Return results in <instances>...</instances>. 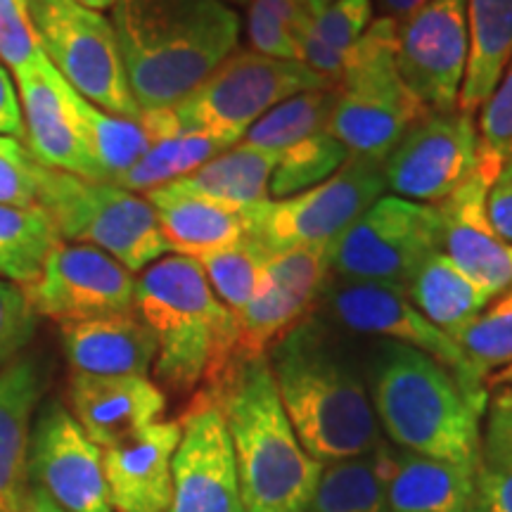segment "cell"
I'll return each instance as SVG.
<instances>
[{
  "mask_svg": "<svg viewBox=\"0 0 512 512\" xmlns=\"http://www.w3.org/2000/svg\"><path fill=\"white\" fill-rule=\"evenodd\" d=\"M373 24V0H335L311 19L302 50L304 64L313 72L339 83L347 69L349 50Z\"/></svg>",
  "mask_w": 512,
  "mask_h": 512,
  "instance_id": "obj_31",
  "label": "cell"
},
{
  "mask_svg": "<svg viewBox=\"0 0 512 512\" xmlns=\"http://www.w3.org/2000/svg\"><path fill=\"white\" fill-rule=\"evenodd\" d=\"M370 403L396 448L479 467L486 408L432 356L384 339L370 368Z\"/></svg>",
  "mask_w": 512,
  "mask_h": 512,
  "instance_id": "obj_5",
  "label": "cell"
},
{
  "mask_svg": "<svg viewBox=\"0 0 512 512\" xmlns=\"http://www.w3.org/2000/svg\"><path fill=\"white\" fill-rule=\"evenodd\" d=\"M406 294L415 309L451 339H458L460 332L470 328L491 302L489 294L467 278L444 252H434L422 261Z\"/></svg>",
  "mask_w": 512,
  "mask_h": 512,
  "instance_id": "obj_28",
  "label": "cell"
},
{
  "mask_svg": "<svg viewBox=\"0 0 512 512\" xmlns=\"http://www.w3.org/2000/svg\"><path fill=\"white\" fill-rule=\"evenodd\" d=\"M494 387H512V375H508V377H503V380H498Z\"/></svg>",
  "mask_w": 512,
  "mask_h": 512,
  "instance_id": "obj_52",
  "label": "cell"
},
{
  "mask_svg": "<svg viewBox=\"0 0 512 512\" xmlns=\"http://www.w3.org/2000/svg\"><path fill=\"white\" fill-rule=\"evenodd\" d=\"M268 256H271V252L259 240L245 235L235 245L200 259L211 290L235 318L245 311V306L252 302L254 292L259 290Z\"/></svg>",
  "mask_w": 512,
  "mask_h": 512,
  "instance_id": "obj_35",
  "label": "cell"
},
{
  "mask_svg": "<svg viewBox=\"0 0 512 512\" xmlns=\"http://www.w3.org/2000/svg\"><path fill=\"white\" fill-rule=\"evenodd\" d=\"M430 0H377V8H380L382 17L394 19L396 24L406 22L408 17H413L415 12L425 8Z\"/></svg>",
  "mask_w": 512,
  "mask_h": 512,
  "instance_id": "obj_47",
  "label": "cell"
},
{
  "mask_svg": "<svg viewBox=\"0 0 512 512\" xmlns=\"http://www.w3.org/2000/svg\"><path fill=\"white\" fill-rule=\"evenodd\" d=\"M41 394L43 370L34 358H17L0 373V512H19L27 496L31 415Z\"/></svg>",
  "mask_w": 512,
  "mask_h": 512,
  "instance_id": "obj_25",
  "label": "cell"
},
{
  "mask_svg": "<svg viewBox=\"0 0 512 512\" xmlns=\"http://www.w3.org/2000/svg\"><path fill=\"white\" fill-rule=\"evenodd\" d=\"M486 406V434L501 439L512 451V387H494Z\"/></svg>",
  "mask_w": 512,
  "mask_h": 512,
  "instance_id": "obj_45",
  "label": "cell"
},
{
  "mask_svg": "<svg viewBox=\"0 0 512 512\" xmlns=\"http://www.w3.org/2000/svg\"><path fill=\"white\" fill-rule=\"evenodd\" d=\"M328 302L344 328L406 344L432 356L446 370H451L477 406H489V384L472 368L460 344L446 332L434 328L403 290L380 283H361V280H339L330 287Z\"/></svg>",
  "mask_w": 512,
  "mask_h": 512,
  "instance_id": "obj_12",
  "label": "cell"
},
{
  "mask_svg": "<svg viewBox=\"0 0 512 512\" xmlns=\"http://www.w3.org/2000/svg\"><path fill=\"white\" fill-rule=\"evenodd\" d=\"M278 164L275 152L259 150V147L235 143L221 155L209 159L200 169H195L181 181L178 188L209 197V200L226 204V207L247 214L271 200V176Z\"/></svg>",
  "mask_w": 512,
  "mask_h": 512,
  "instance_id": "obj_27",
  "label": "cell"
},
{
  "mask_svg": "<svg viewBox=\"0 0 512 512\" xmlns=\"http://www.w3.org/2000/svg\"><path fill=\"white\" fill-rule=\"evenodd\" d=\"M456 342L465 351L472 368L484 377L508 368L512 363V285L489 302L470 328L460 332Z\"/></svg>",
  "mask_w": 512,
  "mask_h": 512,
  "instance_id": "obj_37",
  "label": "cell"
},
{
  "mask_svg": "<svg viewBox=\"0 0 512 512\" xmlns=\"http://www.w3.org/2000/svg\"><path fill=\"white\" fill-rule=\"evenodd\" d=\"M112 24L140 112L174 107L240 41V17L223 0H117Z\"/></svg>",
  "mask_w": 512,
  "mask_h": 512,
  "instance_id": "obj_1",
  "label": "cell"
},
{
  "mask_svg": "<svg viewBox=\"0 0 512 512\" xmlns=\"http://www.w3.org/2000/svg\"><path fill=\"white\" fill-rule=\"evenodd\" d=\"M479 147L501 164L512 162V62L479 110Z\"/></svg>",
  "mask_w": 512,
  "mask_h": 512,
  "instance_id": "obj_41",
  "label": "cell"
},
{
  "mask_svg": "<svg viewBox=\"0 0 512 512\" xmlns=\"http://www.w3.org/2000/svg\"><path fill=\"white\" fill-rule=\"evenodd\" d=\"M434 252H441L437 207L382 195L332 245V271L342 280L406 292L413 273Z\"/></svg>",
  "mask_w": 512,
  "mask_h": 512,
  "instance_id": "obj_10",
  "label": "cell"
},
{
  "mask_svg": "<svg viewBox=\"0 0 512 512\" xmlns=\"http://www.w3.org/2000/svg\"><path fill=\"white\" fill-rule=\"evenodd\" d=\"M36 316L27 292L0 278V373L17 361L36 335Z\"/></svg>",
  "mask_w": 512,
  "mask_h": 512,
  "instance_id": "obj_39",
  "label": "cell"
},
{
  "mask_svg": "<svg viewBox=\"0 0 512 512\" xmlns=\"http://www.w3.org/2000/svg\"><path fill=\"white\" fill-rule=\"evenodd\" d=\"M477 503L486 512H512V451L486 432L477 467Z\"/></svg>",
  "mask_w": 512,
  "mask_h": 512,
  "instance_id": "obj_40",
  "label": "cell"
},
{
  "mask_svg": "<svg viewBox=\"0 0 512 512\" xmlns=\"http://www.w3.org/2000/svg\"><path fill=\"white\" fill-rule=\"evenodd\" d=\"M17 86L22 95L24 138L31 157L48 169L88 181H105L76 119L72 86L62 79L53 62L43 55L34 69L17 74Z\"/></svg>",
  "mask_w": 512,
  "mask_h": 512,
  "instance_id": "obj_19",
  "label": "cell"
},
{
  "mask_svg": "<svg viewBox=\"0 0 512 512\" xmlns=\"http://www.w3.org/2000/svg\"><path fill=\"white\" fill-rule=\"evenodd\" d=\"M166 512H245L226 420L214 401L195 394L181 418V441L171 460Z\"/></svg>",
  "mask_w": 512,
  "mask_h": 512,
  "instance_id": "obj_17",
  "label": "cell"
},
{
  "mask_svg": "<svg viewBox=\"0 0 512 512\" xmlns=\"http://www.w3.org/2000/svg\"><path fill=\"white\" fill-rule=\"evenodd\" d=\"M330 3H335V0H306V5H309V12H311V17H316L320 10L323 8H328Z\"/></svg>",
  "mask_w": 512,
  "mask_h": 512,
  "instance_id": "obj_50",
  "label": "cell"
},
{
  "mask_svg": "<svg viewBox=\"0 0 512 512\" xmlns=\"http://www.w3.org/2000/svg\"><path fill=\"white\" fill-rule=\"evenodd\" d=\"M475 503L477 467L389 446V512H470Z\"/></svg>",
  "mask_w": 512,
  "mask_h": 512,
  "instance_id": "obj_24",
  "label": "cell"
},
{
  "mask_svg": "<svg viewBox=\"0 0 512 512\" xmlns=\"http://www.w3.org/2000/svg\"><path fill=\"white\" fill-rule=\"evenodd\" d=\"M325 86L335 83L313 72L309 64L235 50L171 110L181 131L209 133L235 145L275 105Z\"/></svg>",
  "mask_w": 512,
  "mask_h": 512,
  "instance_id": "obj_8",
  "label": "cell"
},
{
  "mask_svg": "<svg viewBox=\"0 0 512 512\" xmlns=\"http://www.w3.org/2000/svg\"><path fill=\"white\" fill-rule=\"evenodd\" d=\"M226 140L209 136V133L200 131H181L176 136L155 140L147 147V152L138 159L131 169L124 171L114 185L124 188L128 192H150L164 185L176 183L207 164L209 159L221 155L228 150Z\"/></svg>",
  "mask_w": 512,
  "mask_h": 512,
  "instance_id": "obj_32",
  "label": "cell"
},
{
  "mask_svg": "<svg viewBox=\"0 0 512 512\" xmlns=\"http://www.w3.org/2000/svg\"><path fill=\"white\" fill-rule=\"evenodd\" d=\"M19 512H64V510L57 508V505L50 501V498L43 494L41 489H36V486L29 484L27 496H24L22 510Z\"/></svg>",
  "mask_w": 512,
  "mask_h": 512,
  "instance_id": "obj_48",
  "label": "cell"
},
{
  "mask_svg": "<svg viewBox=\"0 0 512 512\" xmlns=\"http://www.w3.org/2000/svg\"><path fill=\"white\" fill-rule=\"evenodd\" d=\"M432 114L396 69V22L373 19L349 50L328 131L351 157L384 164L411 128Z\"/></svg>",
  "mask_w": 512,
  "mask_h": 512,
  "instance_id": "obj_6",
  "label": "cell"
},
{
  "mask_svg": "<svg viewBox=\"0 0 512 512\" xmlns=\"http://www.w3.org/2000/svg\"><path fill=\"white\" fill-rule=\"evenodd\" d=\"M508 375H512V363H510V366H508V368L498 370V373H496V375H491V377H489V387H494V384H496L498 380H503V377H508Z\"/></svg>",
  "mask_w": 512,
  "mask_h": 512,
  "instance_id": "obj_51",
  "label": "cell"
},
{
  "mask_svg": "<svg viewBox=\"0 0 512 512\" xmlns=\"http://www.w3.org/2000/svg\"><path fill=\"white\" fill-rule=\"evenodd\" d=\"M335 100L337 86L292 95L249 128L245 133V143L280 155L287 147L302 143L313 133L325 131L330 124L332 110H335Z\"/></svg>",
  "mask_w": 512,
  "mask_h": 512,
  "instance_id": "obj_34",
  "label": "cell"
},
{
  "mask_svg": "<svg viewBox=\"0 0 512 512\" xmlns=\"http://www.w3.org/2000/svg\"><path fill=\"white\" fill-rule=\"evenodd\" d=\"M143 197L155 209L169 252L178 256L200 261L247 235L245 214L178 188L176 183L145 192Z\"/></svg>",
  "mask_w": 512,
  "mask_h": 512,
  "instance_id": "obj_23",
  "label": "cell"
},
{
  "mask_svg": "<svg viewBox=\"0 0 512 512\" xmlns=\"http://www.w3.org/2000/svg\"><path fill=\"white\" fill-rule=\"evenodd\" d=\"M181 422H155L117 446L102 448L107 494L117 512H166L171 505V460Z\"/></svg>",
  "mask_w": 512,
  "mask_h": 512,
  "instance_id": "obj_20",
  "label": "cell"
},
{
  "mask_svg": "<svg viewBox=\"0 0 512 512\" xmlns=\"http://www.w3.org/2000/svg\"><path fill=\"white\" fill-rule=\"evenodd\" d=\"M22 290L38 316L60 323L136 311L133 273L102 249L79 242H60L36 283Z\"/></svg>",
  "mask_w": 512,
  "mask_h": 512,
  "instance_id": "obj_15",
  "label": "cell"
},
{
  "mask_svg": "<svg viewBox=\"0 0 512 512\" xmlns=\"http://www.w3.org/2000/svg\"><path fill=\"white\" fill-rule=\"evenodd\" d=\"M223 3H228V5H245L247 0H223Z\"/></svg>",
  "mask_w": 512,
  "mask_h": 512,
  "instance_id": "obj_53",
  "label": "cell"
},
{
  "mask_svg": "<svg viewBox=\"0 0 512 512\" xmlns=\"http://www.w3.org/2000/svg\"><path fill=\"white\" fill-rule=\"evenodd\" d=\"M247 5V36L254 53L275 57V60L304 62L302 41L252 0H247Z\"/></svg>",
  "mask_w": 512,
  "mask_h": 512,
  "instance_id": "obj_43",
  "label": "cell"
},
{
  "mask_svg": "<svg viewBox=\"0 0 512 512\" xmlns=\"http://www.w3.org/2000/svg\"><path fill=\"white\" fill-rule=\"evenodd\" d=\"M43 53L76 93L121 119H140L112 19L74 0H29Z\"/></svg>",
  "mask_w": 512,
  "mask_h": 512,
  "instance_id": "obj_9",
  "label": "cell"
},
{
  "mask_svg": "<svg viewBox=\"0 0 512 512\" xmlns=\"http://www.w3.org/2000/svg\"><path fill=\"white\" fill-rule=\"evenodd\" d=\"M53 219L41 204H0V278L19 287L36 283L50 252L60 245Z\"/></svg>",
  "mask_w": 512,
  "mask_h": 512,
  "instance_id": "obj_30",
  "label": "cell"
},
{
  "mask_svg": "<svg viewBox=\"0 0 512 512\" xmlns=\"http://www.w3.org/2000/svg\"><path fill=\"white\" fill-rule=\"evenodd\" d=\"M384 190L387 181L382 164L349 157L328 181L247 211V235L271 254L304 245H335L339 235L380 200Z\"/></svg>",
  "mask_w": 512,
  "mask_h": 512,
  "instance_id": "obj_11",
  "label": "cell"
},
{
  "mask_svg": "<svg viewBox=\"0 0 512 512\" xmlns=\"http://www.w3.org/2000/svg\"><path fill=\"white\" fill-rule=\"evenodd\" d=\"M29 0H0V64L24 74L43 60Z\"/></svg>",
  "mask_w": 512,
  "mask_h": 512,
  "instance_id": "obj_38",
  "label": "cell"
},
{
  "mask_svg": "<svg viewBox=\"0 0 512 512\" xmlns=\"http://www.w3.org/2000/svg\"><path fill=\"white\" fill-rule=\"evenodd\" d=\"M0 136L24 138V119L8 69L0 64Z\"/></svg>",
  "mask_w": 512,
  "mask_h": 512,
  "instance_id": "obj_46",
  "label": "cell"
},
{
  "mask_svg": "<svg viewBox=\"0 0 512 512\" xmlns=\"http://www.w3.org/2000/svg\"><path fill=\"white\" fill-rule=\"evenodd\" d=\"M136 313L157 342V380L174 392L209 389L235 361L238 318L211 290L200 261L169 254L136 280Z\"/></svg>",
  "mask_w": 512,
  "mask_h": 512,
  "instance_id": "obj_4",
  "label": "cell"
},
{
  "mask_svg": "<svg viewBox=\"0 0 512 512\" xmlns=\"http://www.w3.org/2000/svg\"><path fill=\"white\" fill-rule=\"evenodd\" d=\"M479 164L475 114L432 112L418 121L384 159L387 190L403 200L437 207Z\"/></svg>",
  "mask_w": 512,
  "mask_h": 512,
  "instance_id": "obj_13",
  "label": "cell"
},
{
  "mask_svg": "<svg viewBox=\"0 0 512 512\" xmlns=\"http://www.w3.org/2000/svg\"><path fill=\"white\" fill-rule=\"evenodd\" d=\"M266 356L294 434L313 460L337 463L382 444L366 384L316 318L294 325Z\"/></svg>",
  "mask_w": 512,
  "mask_h": 512,
  "instance_id": "obj_2",
  "label": "cell"
},
{
  "mask_svg": "<svg viewBox=\"0 0 512 512\" xmlns=\"http://www.w3.org/2000/svg\"><path fill=\"white\" fill-rule=\"evenodd\" d=\"M389 444L366 456L323 465L304 512H389L387 505Z\"/></svg>",
  "mask_w": 512,
  "mask_h": 512,
  "instance_id": "obj_29",
  "label": "cell"
},
{
  "mask_svg": "<svg viewBox=\"0 0 512 512\" xmlns=\"http://www.w3.org/2000/svg\"><path fill=\"white\" fill-rule=\"evenodd\" d=\"M510 62L512 0H467V64L458 110H482Z\"/></svg>",
  "mask_w": 512,
  "mask_h": 512,
  "instance_id": "obj_26",
  "label": "cell"
},
{
  "mask_svg": "<svg viewBox=\"0 0 512 512\" xmlns=\"http://www.w3.org/2000/svg\"><path fill=\"white\" fill-rule=\"evenodd\" d=\"M349 157L347 147L339 143L328 128L287 147L278 155V164L271 176V200H285L328 181Z\"/></svg>",
  "mask_w": 512,
  "mask_h": 512,
  "instance_id": "obj_36",
  "label": "cell"
},
{
  "mask_svg": "<svg viewBox=\"0 0 512 512\" xmlns=\"http://www.w3.org/2000/svg\"><path fill=\"white\" fill-rule=\"evenodd\" d=\"M0 204H36V159L12 136H0Z\"/></svg>",
  "mask_w": 512,
  "mask_h": 512,
  "instance_id": "obj_42",
  "label": "cell"
},
{
  "mask_svg": "<svg viewBox=\"0 0 512 512\" xmlns=\"http://www.w3.org/2000/svg\"><path fill=\"white\" fill-rule=\"evenodd\" d=\"M195 394L226 420L245 512H304L323 465L299 444L268 356L235 358L219 382Z\"/></svg>",
  "mask_w": 512,
  "mask_h": 512,
  "instance_id": "obj_3",
  "label": "cell"
},
{
  "mask_svg": "<svg viewBox=\"0 0 512 512\" xmlns=\"http://www.w3.org/2000/svg\"><path fill=\"white\" fill-rule=\"evenodd\" d=\"M503 164L479 147V164L467 181L437 204L441 252L491 299L512 285V245L496 233L486 211L489 190Z\"/></svg>",
  "mask_w": 512,
  "mask_h": 512,
  "instance_id": "obj_18",
  "label": "cell"
},
{
  "mask_svg": "<svg viewBox=\"0 0 512 512\" xmlns=\"http://www.w3.org/2000/svg\"><path fill=\"white\" fill-rule=\"evenodd\" d=\"M74 3L83 5V8H91V10L102 12L107 8H114V3H117V0H74Z\"/></svg>",
  "mask_w": 512,
  "mask_h": 512,
  "instance_id": "obj_49",
  "label": "cell"
},
{
  "mask_svg": "<svg viewBox=\"0 0 512 512\" xmlns=\"http://www.w3.org/2000/svg\"><path fill=\"white\" fill-rule=\"evenodd\" d=\"M36 204L48 211L62 240L98 247L131 273H143L169 254L152 204L114 183L36 162Z\"/></svg>",
  "mask_w": 512,
  "mask_h": 512,
  "instance_id": "obj_7",
  "label": "cell"
},
{
  "mask_svg": "<svg viewBox=\"0 0 512 512\" xmlns=\"http://www.w3.org/2000/svg\"><path fill=\"white\" fill-rule=\"evenodd\" d=\"M69 403L81 430L100 448L117 446L166 411V396L155 382L136 375L72 373Z\"/></svg>",
  "mask_w": 512,
  "mask_h": 512,
  "instance_id": "obj_21",
  "label": "cell"
},
{
  "mask_svg": "<svg viewBox=\"0 0 512 512\" xmlns=\"http://www.w3.org/2000/svg\"><path fill=\"white\" fill-rule=\"evenodd\" d=\"M486 211H489L496 233L512 245V162L503 164L501 174L491 185Z\"/></svg>",
  "mask_w": 512,
  "mask_h": 512,
  "instance_id": "obj_44",
  "label": "cell"
},
{
  "mask_svg": "<svg viewBox=\"0 0 512 512\" xmlns=\"http://www.w3.org/2000/svg\"><path fill=\"white\" fill-rule=\"evenodd\" d=\"M72 105L79 119L81 133L86 138L88 150L100 166L107 183H114L124 171L131 169L150 147L145 128L140 121L121 119L100 110L72 88Z\"/></svg>",
  "mask_w": 512,
  "mask_h": 512,
  "instance_id": "obj_33",
  "label": "cell"
},
{
  "mask_svg": "<svg viewBox=\"0 0 512 512\" xmlns=\"http://www.w3.org/2000/svg\"><path fill=\"white\" fill-rule=\"evenodd\" d=\"M470 512H486L484 508H482V505H479V503H475V505H472V510Z\"/></svg>",
  "mask_w": 512,
  "mask_h": 512,
  "instance_id": "obj_54",
  "label": "cell"
},
{
  "mask_svg": "<svg viewBox=\"0 0 512 512\" xmlns=\"http://www.w3.org/2000/svg\"><path fill=\"white\" fill-rule=\"evenodd\" d=\"M467 64V0H430L396 24V69L430 112L458 107Z\"/></svg>",
  "mask_w": 512,
  "mask_h": 512,
  "instance_id": "obj_16",
  "label": "cell"
},
{
  "mask_svg": "<svg viewBox=\"0 0 512 512\" xmlns=\"http://www.w3.org/2000/svg\"><path fill=\"white\" fill-rule=\"evenodd\" d=\"M69 366L83 375L147 377L157 358V342L136 311L62 323Z\"/></svg>",
  "mask_w": 512,
  "mask_h": 512,
  "instance_id": "obj_22",
  "label": "cell"
},
{
  "mask_svg": "<svg viewBox=\"0 0 512 512\" xmlns=\"http://www.w3.org/2000/svg\"><path fill=\"white\" fill-rule=\"evenodd\" d=\"M27 477L64 512H114L102 448L62 403H48L31 427Z\"/></svg>",
  "mask_w": 512,
  "mask_h": 512,
  "instance_id": "obj_14",
  "label": "cell"
}]
</instances>
